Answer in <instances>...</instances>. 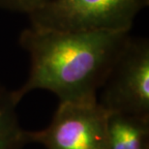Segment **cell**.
Listing matches in <instances>:
<instances>
[{
	"label": "cell",
	"mask_w": 149,
	"mask_h": 149,
	"mask_svg": "<svg viewBox=\"0 0 149 149\" xmlns=\"http://www.w3.org/2000/svg\"><path fill=\"white\" fill-rule=\"evenodd\" d=\"M109 114L98 100L59 102L46 129L28 132L29 141L47 149H109Z\"/></svg>",
	"instance_id": "obj_4"
},
{
	"label": "cell",
	"mask_w": 149,
	"mask_h": 149,
	"mask_svg": "<svg viewBox=\"0 0 149 149\" xmlns=\"http://www.w3.org/2000/svg\"><path fill=\"white\" fill-rule=\"evenodd\" d=\"M108 141L109 149H149V118L109 113Z\"/></svg>",
	"instance_id": "obj_5"
},
{
	"label": "cell",
	"mask_w": 149,
	"mask_h": 149,
	"mask_svg": "<svg viewBox=\"0 0 149 149\" xmlns=\"http://www.w3.org/2000/svg\"><path fill=\"white\" fill-rule=\"evenodd\" d=\"M130 37V31H61L30 25L19 36L30 70L15 96L20 102L29 92L43 89L55 94L59 102L98 100V92Z\"/></svg>",
	"instance_id": "obj_1"
},
{
	"label": "cell",
	"mask_w": 149,
	"mask_h": 149,
	"mask_svg": "<svg viewBox=\"0 0 149 149\" xmlns=\"http://www.w3.org/2000/svg\"><path fill=\"white\" fill-rule=\"evenodd\" d=\"M148 0H47L28 15L34 27L61 31H130Z\"/></svg>",
	"instance_id": "obj_2"
},
{
	"label": "cell",
	"mask_w": 149,
	"mask_h": 149,
	"mask_svg": "<svg viewBox=\"0 0 149 149\" xmlns=\"http://www.w3.org/2000/svg\"><path fill=\"white\" fill-rule=\"evenodd\" d=\"M47 0H0V8L30 15Z\"/></svg>",
	"instance_id": "obj_7"
},
{
	"label": "cell",
	"mask_w": 149,
	"mask_h": 149,
	"mask_svg": "<svg viewBox=\"0 0 149 149\" xmlns=\"http://www.w3.org/2000/svg\"><path fill=\"white\" fill-rule=\"evenodd\" d=\"M19 103L14 91L0 84V149H22L30 142L17 114Z\"/></svg>",
	"instance_id": "obj_6"
},
{
	"label": "cell",
	"mask_w": 149,
	"mask_h": 149,
	"mask_svg": "<svg viewBox=\"0 0 149 149\" xmlns=\"http://www.w3.org/2000/svg\"><path fill=\"white\" fill-rule=\"evenodd\" d=\"M98 102L109 113L149 118V42L132 38L101 87Z\"/></svg>",
	"instance_id": "obj_3"
}]
</instances>
